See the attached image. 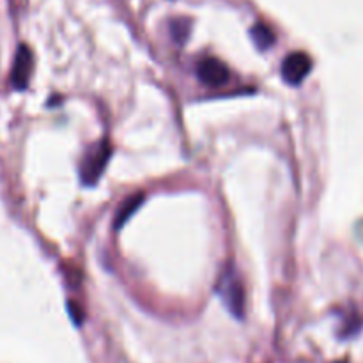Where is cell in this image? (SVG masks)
Returning <instances> with one entry per match:
<instances>
[{"label": "cell", "instance_id": "6da1fadb", "mask_svg": "<svg viewBox=\"0 0 363 363\" xmlns=\"http://www.w3.org/2000/svg\"><path fill=\"white\" fill-rule=\"evenodd\" d=\"M110 154H112V147H110L109 140H102L87 149L82 163H80V181L83 186H94L100 181L107 169Z\"/></svg>", "mask_w": 363, "mask_h": 363}, {"label": "cell", "instance_id": "7a4b0ae2", "mask_svg": "<svg viewBox=\"0 0 363 363\" xmlns=\"http://www.w3.org/2000/svg\"><path fill=\"white\" fill-rule=\"evenodd\" d=\"M220 294L224 303L227 305V308L231 310V314L234 317H243L245 312V289L241 284L240 277L234 273L233 270H228L227 273L221 277L220 282Z\"/></svg>", "mask_w": 363, "mask_h": 363}, {"label": "cell", "instance_id": "3957f363", "mask_svg": "<svg viewBox=\"0 0 363 363\" xmlns=\"http://www.w3.org/2000/svg\"><path fill=\"white\" fill-rule=\"evenodd\" d=\"M282 78L289 85H301L312 71V59L305 52H292L282 62Z\"/></svg>", "mask_w": 363, "mask_h": 363}, {"label": "cell", "instance_id": "277c9868", "mask_svg": "<svg viewBox=\"0 0 363 363\" xmlns=\"http://www.w3.org/2000/svg\"><path fill=\"white\" fill-rule=\"evenodd\" d=\"M197 76L206 85L221 87L228 82L231 73L221 60L214 59V57H206L197 64Z\"/></svg>", "mask_w": 363, "mask_h": 363}, {"label": "cell", "instance_id": "5b68a950", "mask_svg": "<svg viewBox=\"0 0 363 363\" xmlns=\"http://www.w3.org/2000/svg\"><path fill=\"white\" fill-rule=\"evenodd\" d=\"M32 69H34V57H32V52H30L29 46L22 45L18 48V52H16L15 66H13L11 73V82L15 85V89H27L30 75H32Z\"/></svg>", "mask_w": 363, "mask_h": 363}, {"label": "cell", "instance_id": "8992f818", "mask_svg": "<svg viewBox=\"0 0 363 363\" xmlns=\"http://www.w3.org/2000/svg\"><path fill=\"white\" fill-rule=\"evenodd\" d=\"M142 204H144V193H142V191H139V193H133L131 197H128V199L124 200L123 204H121L119 211H117V214H116V220H114V225H116V228L123 227V225L126 224V221L137 213V210H139Z\"/></svg>", "mask_w": 363, "mask_h": 363}, {"label": "cell", "instance_id": "52a82bcc", "mask_svg": "<svg viewBox=\"0 0 363 363\" xmlns=\"http://www.w3.org/2000/svg\"><path fill=\"white\" fill-rule=\"evenodd\" d=\"M250 36L259 50H268L275 45V32L266 23H255L250 29Z\"/></svg>", "mask_w": 363, "mask_h": 363}, {"label": "cell", "instance_id": "ba28073f", "mask_svg": "<svg viewBox=\"0 0 363 363\" xmlns=\"http://www.w3.org/2000/svg\"><path fill=\"white\" fill-rule=\"evenodd\" d=\"M190 30H191V20L188 18H174L170 22V36H172L174 41L177 45H184L190 36Z\"/></svg>", "mask_w": 363, "mask_h": 363}]
</instances>
